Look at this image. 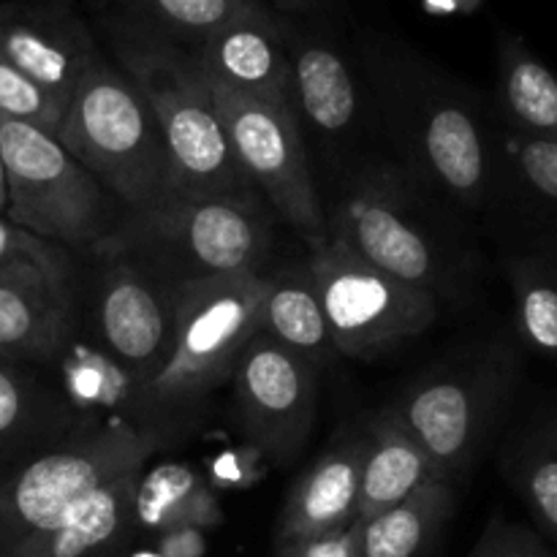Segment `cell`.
<instances>
[{"instance_id": "1", "label": "cell", "mask_w": 557, "mask_h": 557, "mask_svg": "<svg viewBox=\"0 0 557 557\" xmlns=\"http://www.w3.org/2000/svg\"><path fill=\"white\" fill-rule=\"evenodd\" d=\"M267 275L207 277L180 292L174 341L163 368L125 400L128 422L161 444L183 433L205 403L232 381L250 337L259 332Z\"/></svg>"}, {"instance_id": "2", "label": "cell", "mask_w": 557, "mask_h": 557, "mask_svg": "<svg viewBox=\"0 0 557 557\" xmlns=\"http://www.w3.org/2000/svg\"><path fill=\"white\" fill-rule=\"evenodd\" d=\"M109 38L123 74L139 87L152 109L166 145L177 196H256L253 183L239 166L212 90L194 52L147 30L128 16L109 22Z\"/></svg>"}, {"instance_id": "3", "label": "cell", "mask_w": 557, "mask_h": 557, "mask_svg": "<svg viewBox=\"0 0 557 557\" xmlns=\"http://www.w3.org/2000/svg\"><path fill=\"white\" fill-rule=\"evenodd\" d=\"M267 248L270 223L256 196H177L152 210L128 212L90 250L131 261L180 294L207 277L261 272Z\"/></svg>"}, {"instance_id": "4", "label": "cell", "mask_w": 557, "mask_h": 557, "mask_svg": "<svg viewBox=\"0 0 557 557\" xmlns=\"http://www.w3.org/2000/svg\"><path fill=\"white\" fill-rule=\"evenodd\" d=\"M54 139L128 212L177 199L172 163L139 87L103 54L65 103Z\"/></svg>"}, {"instance_id": "5", "label": "cell", "mask_w": 557, "mask_h": 557, "mask_svg": "<svg viewBox=\"0 0 557 557\" xmlns=\"http://www.w3.org/2000/svg\"><path fill=\"white\" fill-rule=\"evenodd\" d=\"M520 341L495 337L462 362L419 379L392 413L419 441L444 482H455L482 455L520 386Z\"/></svg>"}, {"instance_id": "6", "label": "cell", "mask_w": 557, "mask_h": 557, "mask_svg": "<svg viewBox=\"0 0 557 557\" xmlns=\"http://www.w3.org/2000/svg\"><path fill=\"white\" fill-rule=\"evenodd\" d=\"M400 131L413 166L446 199L473 212H490L500 180L498 120L449 82L400 63L395 74Z\"/></svg>"}, {"instance_id": "7", "label": "cell", "mask_w": 557, "mask_h": 557, "mask_svg": "<svg viewBox=\"0 0 557 557\" xmlns=\"http://www.w3.org/2000/svg\"><path fill=\"white\" fill-rule=\"evenodd\" d=\"M0 158L5 218L25 232L52 245L96 248L117 226L107 188L47 131L0 117Z\"/></svg>"}, {"instance_id": "8", "label": "cell", "mask_w": 557, "mask_h": 557, "mask_svg": "<svg viewBox=\"0 0 557 557\" xmlns=\"http://www.w3.org/2000/svg\"><path fill=\"white\" fill-rule=\"evenodd\" d=\"M161 441L120 422L82 435L0 484V557L58 525L82 498L123 473L141 471Z\"/></svg>"}, {"instance_id": "9", "label": "cell", "mask_w": 557, "mask_h": 557, "mask_svg": "<svg viewBox=\"0 0 557 557\" xmlns=\"http://www.w3.org/2000/svg\"><path fill=\"white\" fill-rule=\"evenodd\" d=\"M305 267L319 292L332 346L343 357L375 359L438 319L435 294L386 275L330 234L310 248Z\"/></svg>"}, {"instance_id": "10", "label": "cell", "mask_w": 557, "mask_h": 557, "mask_svg": "<svg viewBox=\"0 0 557 557\" xmlns=\"http://www.w3.org/2000/svg\"><path fill=\"white\" fill-rule=\"evenodd\" d=\"M326 234L386 275L435 297L466 288L473 272L471 259L451 253L428 232L408 201L406 185L392 172L359 180Z\"/></svg>"}, {"instance_id": "11", "label": "cell", "mask_w": 557, "mask_h": 557, "mask_svg": "<svg viewBox=\"0 0 557 557\" xmlns=\"http://www.w3.org/2000/svg\"><path fill=\"white\" fill-rule=\"evenodd\" d=\"M210 90L234 156L253 188L270 199L277 215L299 232L310 248L324 243L326 221L292 103L239 96L218 85H210Z\"/></svg>"}, {"instance_id": "12", "label": "cell", "mask_w": 557, "mask_h": 557, "mask_svg": "<svg viewBox=\"0 0 557 557\" xmlns=\"http://www.w3.org/2000/svg\"><path fill=\"white\" fill-rule=\"evenodd\" d=\"M315 364L288 351L275 337L256 332L234 368L237 422L256 455L292 462L315 422Z\"/></svg>"}, {"instance_id": "13", "label": "cell", "mask_w": 557, "mask_h": 557, "mask_svg": "<svg viewBox=\"0 0 557 557\" xmlns=\"http://www.w3.org/2000/svg\"><path fill=\"white\" fill-rule=\"evenodd\" d=\"M98 259L103 261L92 299L98 341L128 384L131 397L163 368L172 351L180 294L131 261Z\"/></svg>"}, {"instance_id": "14", "label": "cell", "mask_w": 557, "mask_h": 557, "mask_svg": "<svg viewBox=\"0 0 557 557\" xmlns=\"http://www.w3.org/2000/svg\"><path fill=\"white\" fill-rule=\"evenodd\" d=\"M0 49L63 109L85 71L101 54L85 22L63 0L0 3Z\"/></svg>"}, {"instance_id": "15", "label": "cell", "mask_w": 557, "mask_h": 557, "mask_svg": "<svg viewBox=\"0 0 557 557\" xmlns=\"http://www.w3.org/2000/svg\"><path fill=\"white\" fill-rule=\"evenodd\" d=\"M498 150L500 180L490 212L504 223L509 250L557 253V141L517 134L498 120Z\"/></svg>"}, {"instance_id": "16", "label": "cell", "mask_w": 557, "mask_h": 557, "mask_svg": "<svg viewBox=\"0 0 557 557\" xmlns=\"http://www.w3.org/2000/svg\"><path fill=\"white\" fill-rule=\"evenodd\" d=\"M74 326L69 264L14 259L0 267V359H49Z\"/></svg>"}, {"instance_id": "17", "label": "cell", "mask_w": 557, "mask_h": 557, "mask_svg": "<svg viewBox=\"0 0 557 557\" xmlns=\"http://www.w3.org/2000/svg\"><path fill=\"white\" fill-rule=\"evenodd\" d=\"M194 58L210 85L239 96L292 103L288 36L267 9L212 33L194 47Z\"/></svg>"}, {"instance_id": "18", "label": "cell", "mask_w": 557, "mask_h": 557, "mask_svg": "<svg viewBox=\"0 0 557 557\" xmlns=\"http://www.w3.org/2000/svg\"><path fill=\"white\" fill-rule=\"evenodd\" d=\"M364 433L332 444L288 493L277 517L275 547L310 542L346 531L357 522L359 476H362Z\"/></svg>"}, {"instance_id": "19", "label": "cell", "mask_w": 557, "mask_h": 557, "mask_svg": "<svg viewBox=\"0 0 557 557\" xmlns=\"http://www.w3.org/2000/svg\"><path fill=\"white\" fill-rule=\"evenodd\" d=\"M433 482L444 479L428 451L392 413V408L381 411L364 433L357 520H373Z\"/></svg>"}, {"instance_id": "20", "label": "cell", "mask_w": 557, "mask_h": 557, "mask_svg": "<svg viewBox=\"0 0 557 557\" xmlns=\"http://www.w3.org/2000/svg\"><path fill=\"white\" fill-rule=\"evenodd\" d=\"M292 109L324 136H343L362 112V90L351 65L324 38L288 36Z\"/></svg>"}, {"instance_id": "21", "label": "cell", "mask_w": 557, "mask_h": 557, "mask_svg": "<svg viewBox=\"0 0 557 557\" xmlns=\"http://www.w3.org/2000/svg\"><path fill=\"white\" fill-rule=\"evenodd\" d=\"M141 471L123 473L98 487L58 525L22 542L9 557H101L109 553L134 528V500Z\"/></svg>"}, {"instance_id": "22", "label": "cell", "mask_w": 557, "mask_h": 557, "mask_svg": "<svg viewBox=\"0 0 557 557\" xmlns=\"http://www.w3.org/2000/svg\"><path fill=\"white\" fill-rule=\"evenodd\" d=\"M495 117L517 134L557 141V74L515 33L498 38Z\"/></svg>"}, {"instance_id": "23", "label": "cell", "mask_w": 557, "mask_h": 557, "mask_svg": "<svg viewBox=\"0 0 557 557\" xmlns=\"http://www.w3.org/2000/svg\"><path fill=\"white\" fill-rule=\"evenodd\" d=\"M500 471L525 504L533 528L557 544V403L511 435Z\"/></svg>"}, {"instance_id": "24", "label": "cell", "mask_w": 557, "mask_h": 557, "mask_svg": "<svg viewBox=\"0 0 557 557\" xmlns=\"http://www.w3.org/2000/svg\"><path fill=\"white\" fill-rule=\"evenodd\" d=\"M221 522L223 509L215 487L194 466L163 462L141 471L134 500V528L161 536L177 528L212 531Z\"/></svg>"}, {"instance_id": "25", "label": "cell", "mask_w": 557, "mask_h": 557, "mask_svg": "<svg viewBox=\"0 0 557 557\" xmlns=\"http://www.w3.org/2000/svg\"><path fill=\"white\" fill-rule=\"evenodd\" d=\"M259 330L315 368H321L335 354L324 308L308 267H292L267 277Z\"/></svg>"}, {"instance_id": "26", "label": "cell", "mask_w": 557, "mask_h": 557, "mask_svg": "<svg viewBox=\"0 0 557 557\" xmlns=\"http://www.w3.org/2000/svg\"><path fill=\"white\" fill-rule=\"evenodd\" d=\"M451 509V482L424 484L400 506L362 522L359 557H428Z\"/></svg>"}, {"instance_id": "27", "label": "cell", "mask_w": 557, "mask_h": 557, "mask_svg": "<svg viewBox=\"0 0 557 557\" xmlns=\"http://www.w3.org/2000/svg\"><path fill=\"white\" fill-rule=\"evenodd\" d=\"M504 275L515 299L517 341L557 364V253L506 250Z\"/></svg>"}, {"instance_id": "28", "label": "cell", "mask_w": 557, "mask_h": 557, "mask_svg": "<svg viewBox=\"0 0 557 557\" xmlns=\"http://www.w3.org/2000/svg\"><path fill=\"white\" fill-rule=\"evenodd\" d=\"M128 20L139 22L147 30L199 47L205 38L221 27L259 14L264 5L259 0H114Z\"/></svg>"}, {"instance_id": "29", "label": "cell", "mask_w": 557, "mask_h": 557, "mask_svg": "<svg viewBox=\"0 0 557 557\" xmlns=\"http://www.w3.org/2000/svg\"><path fill=\"white\" fill-rule=\"evenodd\" d=\"M65 109L52 96L27 79L0 49V117L30 123L54 136Z\"/></svg>"}, {"instance_id": "30", "label": "cell", "mask_w": 557, "mask_h": 557, "mask_svg": "<svg viewBox=\"0 0 557 557\" xmlns=\"http://www.w3.org/2000/svg\"><path fill=\"white\" fill-rule=\"evenodd\" d=\"M468 557H557V544L528 522H517L495 511Z\"/></svg>"}, {"instance_id": "31", "label": "cell", "mask_w": 557, "mask_h": 557, "mask_svg": "<svg viewBox=\"0 0 557 557\" xmlns=\"http://www.w3.org/2000/svg\"><path fill=\"white\" fill-rule=\"evenodd\" d=\"M27 411H30V386L25 375L11 364V359H0V441L25 422Z\"/></svg>"}, {"instance_id": "32", "label": "cell", "mask_w": 557, "mask_h": 557, "mask_svg": "<svg viewBox=\"0 0 557 557\" xmlns=\"http://www.w3.org/2000/svg\"><path fill=\"white\" fill-rule=\"evenodd\" d=\"M14 259H33L44 261V264H60L63 256L47 239L36 237V234L25 232L16 223H11L9 218L0 215V267L9 264Z\"/></svg>"}, {"instance_id": "33", "label": "cell", "mask_w": 557, "mask_h": 557, "mask_svg": "<svg viewBox=\"0 0 557 557\" xmlns=\"http://www.w3.org/2000/svg\"><path fill=\"white\" fill-rule=\"evenodd\" d=\"M359 531H362V522L357 520L346 531L277 549V557H359Z\"/></svg>"}, {"instance_id": "34", "label": "cell", "mask_w": 557, "mask_h": 557, "mask_svg": "<svg viewBox=\"0 0 557 557\" xmlns=\"http://www.w3.org/2000/svg\"><path fill=\"white\" fill-rule=\"evenodd\" d=\"M207 539L199 528H177L156 536L158 557H205Z\"/></svg>"}, {"instance_id": "35", "label": "cell", "mask_w": 557, "mask_h": 557, "mask_svg": "<svg viewBox=\"0 0 557 557\" xmlns=\"http://www.w3.org/2000/svg\"><path fill=\"white\" fill-rule=\"evenodd\" d=\"M272 3L283 11H310V9H319L321 0H272Z\"/></svg>"}, {"instance_id": "36", "label": "cell", "mask_w": 557, "mask_h": 557, "mask_svg": "<svg viewBox=\"0 0 557 557\" xmlns=\"http://www.w3.org/2000/svg\"><path fill=\"white\" fill-rule=\"evenodd\" d=\"M5 210H9V188H5V169L0 158V215H5Z\"/></svg>"}, {"instance_id": "37", "label": "cell", "mask_w": 557, "mask_h": 557, "mask_svg": "<svg viewBox=\"0 0 557 557\" xmlns=\"http://www.w3.org/2000/svg\"><path fill=\"white\" fill-rule=\"evenodd\" d=\"M460 5H466V9H473V5H479V0H457Z\"/></svg>"}, {"instance_id": "38", "label": "cell", "mask_w": 557, "mask_h": 557, "mask_svg": "<svg viewBox=\"0 0 557 557\" xmlns=\"http://www.w3.org/2000/svg\"><path fill=\"white\" fill-rule=\"evenodd\" d=\"M63 3H69V5H71V0H63Z\"/></svg>"}]
</instances>
